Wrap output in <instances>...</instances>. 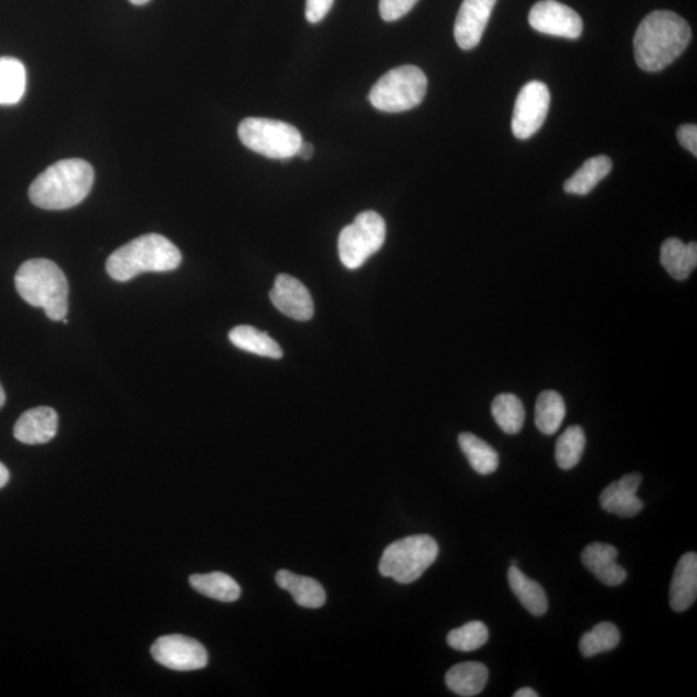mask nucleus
Here are the masks:
<instances>
[{
  "label": "nucleus",
  "instance_id": "c9c22d12",
  "mask_svg": "<svg viewBox=\"0 0 697 697\" xmlns=\"http://www.w3.org/2000/svg\"><path fill=\"white\" fill-rule=\"evenodd\" d=\"M314 155V148L313 145L310 143H304L302 144V146H299V149L297 151V156L299 158H303L304 160H309Z\"/></svg>",
  "mask_w": 697,
  "mask_h": 697
},
{
  "label": "nucleus",
  "instance_id": "5701e85b",
  "mask_svg": "<svg viewBox=\"0 0 697 697\" xmlns=\"http://www.w3.org/2000/svg\"><path fill=\"white\" fill-rule=\"evenodd\" d=\"M566 417V403L554 390H543L536 402L535 424L542 435L553 436Z\"/></svg>",
  "mask_w": 697,
  "mask_h": 697
},
{
  "label": "nucleus",
  "instance_id": "ea45409f",
  "mask_svg": "<svg viewBox=\"0 0 697 697\" xmlns=\"http://www.w3.org/2000/svg\"><path fill=\"white\" fill-rule=\"evenodd\" d=\"M130 2L135 5H144L146 3H149L150 0H130Z\"/></svg>",
  "mask_w": 697,
  "mask_h": 697
},
{
  "label": "nucleus",
  "instance_id": "72a5a7b5",
  "mask_svg": "<svg viewBox=\"0 0 697 697\" xmlns=\"http://www.w3.org/2000/svg\"><path fill=\"white\" fill-rule=\"evenodd\" d=\"M677 138L683 148H686L689 152H693L697 157V125L685 124L681 125L677 131Z\"/></svg>",
  "mask_w": 697,
  "mask_h": 697
},
{
  "label": "nucleus",
  "instance_id": "4c0bfd02",
  "mask_svg": "<svg viewBox=\"0 0 697 697\" xmlns=\"http://www.w3.org/2000/svg\"><path fill=\"white\" fill-rule=\"evenodd\" d=\"M10 480V472L5 468V465L0 463V488H3Z\"/></svg>",
  "mask_w": 697,
  "mask_h": 697
},
{
  "label": "nucleus",
  "instance_id": "f3484780",
  "mask_svg": "<svg viewBox=\"0 0 697 697\" xmlns=\"http://www.w3.org/2000/svg\"><path fill=\"white\" fill-rule=\"evenodd\" d=\"M697 597V554L686 553L680 558L674 570L669 603L675 612H685Z\"/></svg>",
  "mask_w": 697,
  "mask_h": 697
},
{
  "label": "nucleus",
  "instance_id": "c756f323",
  "mask_svg": "<svg viewBox=\"0 0 697 697\" xmlns=\"http://www.w3.org/2000/svg\"><path fill=\"white\" fill-rule=\"evenodd\" d=\"M660 261L668 274L677 281H685L693 273L687 260L686 244L678 239H669L662 243Z\"/></svg>",
  "mask_w": 697,
  "mask_h": 697
},
{
  "label": "nucleus",
  "instance_id": "f8f14e48",
  "mask_svg": "<svg viewBox=\"0 0 697 697\" xmlns=\"http://www.w3.org/2000/svg\"><path fill=\"white\" fill-rule=\"evenodd\" d=\"M498 0H464L455 21V39L462 50L469 51L482 40L488 20Z\"/></svg>",
  "mask_w": 697,
  "mask_h": 697
},
{
  "label": "nucleus",
  "instance_id": "4be33fe9",
  "mask_svg": "<svg viewBox=\"0 0 697 697\" xmlns=\"http://www.w3.org/2000/svg\"><path fill=\"white\" fill-rule=\"evenodd\" d=\"M229 340L232 344L241 348V351L260 355V357H268L279 359L283 357L282 347L279 346L277 341L271 339L267 332L255 329L250 326L234 327L229 332Z\"/></svg>",
  "mask_w": 697,
  "mask_h": 697
},
{
  "label": "nucleus",
  "instance_id": "bb28decb",
  "mask_svg": "<svg viewBox=\"0 0 697 697\" xmlns=\"http://www.w3.org/2000/svg\"><path fill=\"white\" fill-rule=\"evenodd\" d=\"M492 416L506 435H518L525 424L526 413L517 395L504 393L492 402Z\"/></svg>",
  "mask_w": 697,
  "mask_h": 697
},
{
  "label": "nucleus",
  "instance_id": "aec40b11",
  "mask_svg": "<svg viewBox=\"0 0 697 697\" xmlns=\"http://www.w3.org/2000/svg\"><path fill=\"white\" fill-rule=\"evenodd\" d=\"M508 582L514 596L519 599L525 608L534 616H542L548 611V597L546 590L538 582L527 577L517 566L508 571Z\"/></svg>",
  "mask_w": 697,
  "mask_h": 697
},
{
  "label": "nucleus",
  "instance_id": "20e7f679",
  "mask_svg": "<svg viewBox=\"0 0 697 697\" xmlns=\"http://www.w3.org/2000/svg\"><path fill=\"white\" fill-rule=\"evenodd\" d=\"M19 295L34 308L44 309L51 320L66 318L69 283L58 265L47 259H33L21 265L15 277Z\"/></svg>",
  "mask_w": 697,
  "mask_h": 697
},
{
  "label": "nucleus",
  "instance_id": "f03ea898",
  "mask_svg": "<svg viewBox=\"0 0 697 697\" xmlns=\"http://www.w3.org/2000/svg\"><path fill=\"white\" fill-rule=\"evenodd\" d=\"M95 172L83 159H64L48 167L33 181L32 204L50 211H61L82 204L93 189Z\"/></svg>",
  "mask_w": 697,
  "mask_h": 697
},
{
  "label": "nucleus",
  "instance_id": "7ed1b4c3",
  "mask_svg": "<svg viewBox=\"0 0 697 697\" xmlns=\"http://www.w3.org/2000/svg\"><path fill=\"white\" fill-rule=\"evenodd\" d=\"M183 255L174 244L159 234H146L124 244L109 256L108 274L127 282L143 273H166L180 267Z\"/></svg>",
  "mask_w": 697,
  "mask_h": 697
},
{
  "label": "nucleus",
  "instance_id": "f704fd0d",
  "mask_svg": "<svg viewBox=\"0 0 697 697\" xmlns=\"http://www.w3.org/2000/svg\"><path fill=\"white\" fill-rule=\"evenodd\" d=\"M687 248V260L689 264V268L694 271L697 267V244L696 242H692L686 244Z\"/></svg>",
  "mask_w": 697,
  "mask_h": 697
},
{
  "label": "nucleus",
  "instance_id": "6e6552de",
  "mask_svg": "<svg viewBox=\"0 0 697 697\" xmlns=\"http://www.w3.org/2000/svg\"><path fill=\"white\" fill-rule=\"evenodd\" d=\"M387 236V224L378 212L365 211L351 225L341 230L339 255L344 267L359 269L369 257L381 249Z\"/></svg>",
  "mask_w": 697,
  "mask_h": 697
},
{
  "label": "nucleus",
  "instance_id": "4468645a",
  "mask_svg": "<svg viewBox=\"0 0 697 697\" xmlns=\"http://www.w3.org/2000/svg\"><path fill=\"white\" fill-rule=\"evenodd\" d=\"M640 484H643V476L639 473L626 474L622 479L604 488L599 497V504L604 512L619 517H636L644 511V503L637 497Z\"/></svg>",
  "mask_w": 697,
  "mask_h": 697
},
{
  "label": "nucleus",
  "instance_id": "473e14b6",
  "mask_svg": "<svg viewBox=\"0 0 697 697\" xmlns=\"http://www.w3.org/2000/svg\"><path fill=\"white\" fill-rule=\"evenodd\" d=\"M334 0H306L305 16L310 24H318L332 9Z\"/></svg>",
  "mask_w": 697,
  "mask_h": 697
},
{
  "label": "nucleus",
  "instance_id": "58836bf2",
  "mask_svg": "<svg viewBox=\"0 0 697 697\" xmlns=\"http://www.w3.org/2000/svg\"><path fill=\"white\" fill-rule=\"evenodd\" d=\"M4 403H5V393H4L2 383H0V408L4 406Z\"/></svg>",
  "mask_w": 697,
  "mask_h": 697
},
{
  "label": "nucleus",
  "instance_id": "1a4fd4ad",
  "mask_svg": "<svg viewBox=\"0 0 697 697\" xmlns=\"http://www.w3.org/2000/svg\"><path fill=\"white\" fill-rule=\"evenodd\" d=\"M550 93L546 83L533 81L523 86L514 105L513 135L519 139L533 137L547 120Z\"/></svg>",
  "mask_w": 697,
  "mask_h": 697
},
{
  "label": "nucleus",
  "instance_id": "0eeeda50",
  "mask_svg": "<svg viewBox=\"0 0 697 697\" xmlns=\"http://www.w3.org/2000/svg\"><path fill=\"white\" fill-rule=\"evenodd\" d=\"M239 136L249 150L283 162L296 157L303 144V136L294 125L268 118H247L242 121Z\"/></svg>",
  "mask_w": 697,
  "mask_h": 697
},
{
  "label": "nucleus",
  "instance_id": "2eb2a0df",
  "mask_svg": "<svg viewBox=\"0 0 697 697\" xmlns=\"http://www.w3.org/2000/svg\"><path fill=\"white\" fill-rule=\"evenodd\" d=\"M59 416L51 407H37L20 416L13 436L25 444H45L58 435Z\"/></svg>",
  "mask_w": 697,
  "mask_h": 697
},
{
  "label": "nucleus",
  "instance_id": "393cba45",
  "mask_svg": "<svg viewBox=\"0 0 697 697\" xmlns=\"http://www.w3.org/2000/svg\"><path fill=\"white\" fill-rule=\"evenodd\" d=\"M458 444L466 458H468L472 468L480 476H490V474L498 470V452L484 439L472 433H462L458 436Z\"/></svg>",
  "mask_w": 697,
  "mask_h": 697
},
{
  "label": "nucleus",
  "instance_id": "c85d7f7f",
  "mask_svg": "<svg viewBox=\"0 0 697 697\" xmlns=\"http://www.w3.org/2000/svg\"><path fill=\"white\" fill-rule=\"evenodd\" d=\"M620 644V632L615 624L603 622L599 623L588 633H585L580 639V651L583 657L592 658L598 653L613 650Z\"/></svg>",
  "mask_w": 697,
  "mask_h": 697
},
{
  "label": "nucleus",
  "instance_id": "9b49d317",
  "mask_svg": "<svg viewBox=\"0 0 697 697\" xmlns=\"http://www.w3.org/2000/svg\"><path fill=\"white\" fill-rule=\"evenodd\" d=\"M528 23L536 32L567 39L580 38L584 27L577 12L555 0L536 3L529 11Z\"/></svg>",
  "mask_w": 697,
  "mask_h": 697
},
{
  "label": "nucleus",
  "instance_id": "b1692460",
  "mask_svg": "<svg viewBox=\"0 0 697 697\" xmlns=\"http://www.w3.org/2000/svg\"><path fill=\"white\" fill-rule=\"evenodd\" d=\"M26 69L17 59L0 58V105H15L26 93Z\"/></svg>",
  "mask_w": 697,
  "mask_h": 697
},
{
  "label": "nucleus",
  "instance_id": "cd10ccee",
  "mask_svg": "<svg viewBox=\"0 0 697 697\" xmlns=\"http://www.w3.org/2000/svg\"><path fill=\"white\" fill-rule=\"evenodd\" d=\"M587 444V438L582 427L574 425L558 438L555 444V462L563 470H570L580 463Z\"/></svg>",
  "mask_w": 697,
  "mask_h": 697
},
{
  "label": "nucleus",
  "instance_id": "f257e3e1",
  "mask_svg": "<svg viewBox=\"0 0 697 697\" xmlns=\"http://www.w3.org/2000/svg\"><path fill=\"white\" fill-rule=\"evenodd\" d=\"M692 38V27L685 19L672 11H655L634 35L637 65L645 72H661L680 58Z\"/></svg>",
  "mask_w": 697,
  "mask_h": 697
},
{
  "label": "nucleus",
  "instance_id": "9d476101",
  "mask_svg": "<svg viewBox=\"0 0 697 697\" xmlns=\"http://www.w3.org/2000/svg\"><path fill=\"white\" fill-rule=\"evenodd\" d=\"M151 655L160 665L176 672L199 671L208 662L206 648L198 640L180 634L158 638Z\"/></svg>",
  "mask_w": 697,
  "mask_h": 697
},
{
  "label": "nucleus",
  "instance_id": "e433bc0d",
  "mask_svg": "<svg viewBox=\"0 0 697 697\" xmlns=\"http://www.w3.org/2000/svg\"><path fill=\"white\" fill-rule=\"evenodd\" d=\"M514 697H539V694L533 688L523 687L514 693Z\"/></svg>",
  "mask_w": 697,
  "mask_h": 697
},
{
  "label": "nucleus",
  "instance_id": "a878e982",
  "mask_svg": "<svg viewBox=\"0 0 697 697\" xmlns=\"http://www.w3.org/2000/svg\"><path fill=\"white\" fill-rule=\"evenodd\" d=\"M192 587L208 598L220 602H235L241 597V587L233 577L224 573L193 575Z\"/></svg>",
  "mask_w": 697,
  "mask_h": 697
},
{
  "label": "nucleus",
  "instance_id": "7c9ffc66",
  "mask_svg": "<svg viewBox=\"0 0 697 697\" xmlns=\"http://www.w3.org/2000/svg\"><path fill=\"white\" fill-rule=\"evenodd\" d=\"M488 640V629L484 623L470 622L449 633L448 644L453 650L462 652L476 651Z\"/></svg>",
  "mask_w": 697,
  "mask_h": 697
},
{
  "label": "nucleus",
  "instance_id": "a211bd4d",
  "mask_svg": "<svg viewBox=\"0 0 697 697\" xmlns=\"http://www.w3.org/2000/svg\"><path fill=\"white\" fill-rule=\"evenodd\" d=\"M276 582L284 590H288L295 602L305 609H319L326 603V591L317 580L311 577L296 575L288 570L278 571Z\"/></svg>",
  "mask_w": 697,
  "mask_h": 697
},
{
  "label": "nucleus",
  "instance_id": "423d86ee",
  "mask_svg": "<svg viewBox=\"0 0 697 697\" xmlns=\"http://www.w3.org/2000/svg\"><path fill=\"white\" fill-rule=\"evenodd\" d=\"M438 553V543L431 536H407L383 550L379 571L396 583H414L436 562Z\"/></svg>",
  "mask_w": 697,
  "mask_h": 697
},
{
  "label": "nucleus",
  "instance_id": "ddd939ff",
  "mask_svg": "<svg viewBox=\"0 0 697 697\" xmlns=\"http://www.w3.org/2000/svg\"><path fill=\"white\" fill-rule=\"evenodd\" d=\"M271 303L289 318L309 320L314 316V303L308 289L298 279L289 274H279L274 288L270 291Z\"/></svg>",
  "mask_w": 697,
  "mask_h": 697
},
{
  "label": "nucleus",
  "instance_id": "dca6fc26",
  "mask_svg": "<svg viewBox=\"0 0 697 697\" xmlns=\"http://www.w3.org/2000/svg\"><path fill=\"white\" fill-rule=\"evenodd\" d=\"M617 549L610 543L592 542L583 550L582 561L599 582L617 587L626 580V571L617 563Z\"/></svg>",
  "mask_w": 697,
  "mask_h": 697
},
{
  "label": "nucleus",
  "instance_id": "6ab92c4d",
  "mask_svg": "<svg viewBox=\"0 0 697 697\" xmlns=\"http://www.w3.org/2000/svg\"><path fill=\"white\" fill-rule=\"evenodd\" d=\"M487 681L488 669L478 661L462 662L452 667L445 674V685L453 694L463 697H473L482 693Z\"/></svg>",
  "mask_w": 697,
  "mask_h": 697
},
{
  "label": "nucleus",
  "instance_id": "2f4dec72",
  "mask_svg": "<svg viewBox=\"0 0 697 697\" xmlns=\"http://www.w3.org/2000/svg\"><path fill=\"white\" fill-rule=\"evenodd\" d=\"M417 2L418 0H380V15L383 21L393 23V21L406 16Z\"/></svg>",
  "mask_w": 697,
  "mask_h": 697
},
{
  "label": "nucleus",
  "instance_id": "39448f33",
  "mask_svg": "<svg viewBox=\"0 0 697 697\" xmlns=\"http://www.w3.org/2000/svg\"><path fill=\"white\" fill-rule=\"evenodd\" d=\"M428 78L420 68L399 66L376 82L368 100L386 113H402L418 107L427 95Z\"/></svg>",
  "mask_w": 697,
  "mask_h": 697
},
{
  "label": "nucleus",
  "instance_id": "412c9836",
  "mask_svg": "<svg viewBox=\"0 0 697 697\" xmlns=\"http://www.w3.org/2000/svg\"><path fill=\"white\" fill-rule=\"evenodd\" d=\"M612 170V160L606 156H598L585 160L584 164L578 169L566 183H564V192L574 195H587L608 178Z\"/></svg>",
  "mask_w": 697,
  "mask_h": 697
}]
</instances>
